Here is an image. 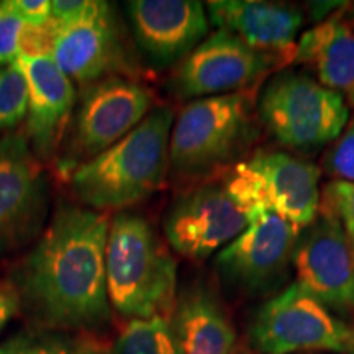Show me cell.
<instances>
[{"mask_svg":"<svg viewBox=\"0 0 354 354\" xmlns=\"http://www.w3.org/2000/svg\"><path fill=\"white\" fill-rule=\"evenodd\" d=\"M20 312V302L10 282H0V331Z\"/></svg>","mask_w":354,"mask_h":354,"instance_id":"29","label":"cell"},{"mask_svg":"<svg viewBox=\"0 0 354 354\" xmlns=\"http://www.w3.org/2000/svg\"><path fill=\"white\" fill-rule=\"evenodd\" d=\"M209 20L254 50L286 61L295 55L304 15L294 6L261 0H216L207 3Z\"/></svg>","mask_w":354,"mask_h":354,"instance_id":"17","label":"cell"},{"mask_svg":"<svg viewBox=\"0 0 354 354\" xmlns=\"http://www.w3.org/2000/svg\"><path fill=\"white\" fill-rule=\"evenodd\" d=\"M259 118L279 143L315 149L342 135L349 105L342 94L304 73H279L259 97Z\"/></svg>","mask_w":354,"mask_h":354,"instance_id":"7","label":"cell"},{"mask_svg":"<svg viewBox=\"0 0 354 354\" xmlns=\"http://www.w3.org/2000/svg\"><path fill=\"white\" fill-rule=\"evenodd\" d=\"M77 354H112V346H109L107 343L94 335H86Z\"/></svg>","mask_w":354,"mask_h":354,"instance_id":"30","label":"cell"},{"mask_svg":"<svg viewBox=\"0 0 354 354\" xmlns=\"http://www.w3.org/2000/svg\"><path fill=\"white\" fill-rule=\"evenodd\" d=\"M53 59L81 87L107 77H141L138 55L117 8L104 0H95L94 8L82 19L57 25Z\"/></svg>","mask_w":354,"mask_h":354,"instance_id":"9","label":"cell"},{"mask_svg":"<svg viewBox=\"0 0 354 354\" xmlns=\"http://www.w3.org/2000/svg\"><path fill=\"white\" fill-rule=\"evenodd\" d=\"M251 339L263 354H354V323L292 284L259 308L251 325Z\"/></svg>","mask_w":354,"mask_h":354,"instance_id":"8","label":"cell"},{"mask_svg":"<svg viewBox=\"0 0 354 354\" xmlns=\"http://www.w3.org/2000/svg\"><path fill=\"white\" fill-rule=\"evenodd\" d=\"M251 220L218 179H205L180 192L162 221L165 238L184 258L201 261L218 254L250 227Z\"/></svg>","mask_w":354,"mask_h":354,"instance_id":"11","label":"cell"},{"mask_svg":"<svg viewBox=\"0 0 354 354\" xmlns=\"http://www.w3.org/2000/svg\"><path fill=\"white\" fill-rule=\"evenodd\" d=\"M292 266L295 284L344 320L354 317V245L336 216L318 212L299 232Z\"/></svg>","mask_w":354,"mask_h":354,"instance_id":"12","label":"cell"},{"mask_svg":"<svg viewBox=\"0 0 354 354\" xmlns=\"http://www.w3.org/2000/svg\"><path fill=\"white\" fill-rule=\"evenodd\" d=\"M110 220L104 212L61 202L35 245L12 266L8 282L33 326L94 335L109 325Z\"/></svg>","mask_w":354,"mask_h":354,"instance_id":"1","label":"cell"},{"mask_svg":"<svg viewBox=\"0 0 354 354\" xmlns=\"http://www.w3.org/2000/svg\"><path fill=\"white\" fill-rule=\"evenodd\" d=\"M295 61L308 66L322 86L354 105V26L339 17L322 20L300 37Z\"/></svg>","mask_w":354,"mask_h":354,"instance_id":"19","label":"cell"},{"mask_svg":"<svg viewBox=\"0 0 354 354\" xmlns=\"http://www.w3.org/2000/svg\"><path fill=\"white\" fill-rule=\"evenodd\" d=\"M133 41L156 69L179 64L209 35V15L196 0H131L125 3Z\"/></svg>","mask_w":354,"mask_h":354,"instance_id":"14","label":"cell"},{"mask_svg":"<svg viewBox=\"0 0 354 354\" xmlns=\"http://www.w3.org/2000/svg\"><path fill=\"white\" fill-rule=\"evenodd\" d=\"M95 6V0H53L51 19L57 25L73 24L86 17Z\"/></svg>","mask_w":354,"mask_h":354,"instance_id":"28","label":"cell"},{"mask_svg":"<svg viewBox=\"0 0 354 354\" xmlns=\"http://www.w3.org/2000/svg\"><path fill=\"white\" fill-rule=\"evenodd\" d=\"M251 131L245 92L190 100L172 125L169 171L179 180L202 183L236 159Z\"/></svg>","mask_w":354,"mask_h":354,"instance_id":"4","label":"cell"},{"mask_svg":"<svg viewBox=\"0 0 354 354\" xmlns=\"http://www.w3.org/2000/svg\"><path fill=\"white\" fill-rule=\"evenodd\" d=\"M323 209L339 221L349 241L354 245V183L333 180L325 187Z\"/></svg>","mask_w":354,"mask_h":354,"instance_id":"23","label":"cell"},{"mask_svg":"<svg viewBox=\"0 0 354 354\" xmlns=\"http://www.w3.org/2000/svg\"><path fill=\"white\" fill-rule=\"evenodd\" d=\"M112 354H180L169 318L128 320L112 346Z\"/></svg>","mask_w":354,"mask_h":354,"instance_id":"20","label":"cell"},{"mask_svg":"<svg viewBox=\"0 0 354 354\" xmlns=\"http://www.w3.org/2000/svg\"><path fill=\"white\" fill-rule=\"evenodd\" d=\"M50 203V177L24 130L0 136V256L38 240Z\"/></svg>","mask_w":354,"mask_h":354,"instance_id":"10","label":"cell"},{"mask_svg":"<svg viewBox=\"0 0 354 354\" xmlns=\"http://www.w3.org/2000/svg\"><path fill=\"white\" fill-rule=\"evenodd\" d=\"M84 336L32 326L0 344V354H77Z\"/></svg>","mask_w":354,"mask_h":354,"instance_id":"21","label":"cell"},{"mask_svg":"<svg viewBox=\"0 0 354 354\" xmlns=\"http://www.w3.org/2000/svg\"><path fill=\"white\" fill-rule=\"evenodd\" d=\"M28 112V81L20 64L0 68V136L15 131Z\"/></svg>","mask_w":354,"mask_h":354,"instance_id":"22","label":"cell"},{"mask_svg":"<svg viewBox=\"0 0 354 354\" xmlns=\"http://www.w3.org/2000/svg\"><path fill=\"white\" fill-rule=\"evenodd\" d=\"M28 81V112L24 133L41 165H55L76 107V87L53 56L19 55Z\"/></svg>","mask_w":354,"mask_h":354,"instance_id":"16","label":"cell"},{"mask_svg":"<svg viewBox=\"0 0 354 354\" xmlns=\"http://www.w3.org/2000/svg\"><path fill=\"white\" fill-rule=\"evenodd\" d=\"M299 228L274 214L261 215L216 254L215 266L230 284L246 292H268L286 277Z\"/></svg>","mask_w":354,"mask_h":354,"instance_id":"15","label":"cell"},{"mask_svg":"<svg viewBox=\"0 0 354 354\" xmlns=\"http://www.w3.org/2000/svg\"><path fill=\"white\" fill-rule=\"evenodd\" d=\"M154 109V95L145 84L107 77L81 87L63 148L55 161L59 179L69 177L127 136Z\"/></svg>","mask_w":354,"mask_h":354,"instance_id":"5","label":"cell"},{"mask_svg":"<svg viewBox=\"0 0 354 354\" xmlns=\"http://www.w3.org/2000/svg\"><path fill=\"white\" fill-rule=\"evenodd\" d=\"M325 167L335 180L354 183V117L326 154Z\"/></svg>","mask_w":354,"mask_h":354,"instance_id":"24","label":"cell"},{"mask_svg":"<svg viewBox=\"0 0 354 354\" xmlns=\"http://www.w3.org/2000/svg\"><path fill=\"white\" fill-rule=\"evenodd\" d=\"M281 63L284 61L218 30L176 66L167 87L177 99L196 100L238 94Z\"/></svg>","mask_w":354,"mask_h":354,"instance_id":"13","label":"cell"},{"mask_svg":"<svg viewBox=\"0 0 354 354\" xmlns=\"http://www.w3.org/2000/svg\"><path fill=\"white\" fill-rule=\"evenodd\" d=\"M221 179L251 221L274 214L300 230L320 212V169L290 154L256 153L223 172Z\"/></svg>","mask_w":354,"mask_h":354,"instance_id":"6","label":"cell"},{"mask_svg":"<svg viewBox=\"0 0 354 354\" xmlns=\"http://www.w3.org/2000/svg\"><path fill=\"white\" fill-rule=\"evenodd\" d=\"M25 24L0 2V68L15 63L20 55V35Z\"/></svg>","mask_w":354,"mask_h":354,"instance_id":"26","label":"cell"},{"mask_svg":"<svg viewBox=\"0 0 354 354\" xmlns=\"http://www.w3.org/2000/svg\"><path fill=\"white\" fill-rule=\"evenodd\" d=\"M105 272L110 307L122 318H171L177 263L145 216L127 210L110 220Z\"/></svg>","mask_w":354,"mask_h":354,"instance_id":"3","label":"cell"},{"mask_svg":"<svg viewBox=\"0 0 354 354\" xmlns=\"http://www.w3.org/2000/svg\"><path fill=\"white\" fill-rule=\"evenodd\" d=\"M171 326L180 354H232L236 331L223 304L205 282L177 294Z\"/></svg>","mask_w":354,"mask_h":354,"instance_id":"18","label":"cell"},{"mask_svg":"<svg viewBox=\"0 0 354 354\" xmlns=\"http://www.w3.org/2000/svg\"><path fill=\"white\" fill-rule=\"evenodd\" d=\"M2 3L25 25L39 26L51 20L50 0H6Z\"/></svg>","mask_w":354,"mask_h":354,"instance_id":"27","label":"cell"},{"mask_svg":"<svg viewBox=\"0 0 354 354\" xmlns=\"http://www.w3.org/2000/svg\"><path fill=\"white\" fill-rule=\"evenodd\" d=\"M174 112L154 107L148 117L69 177L79 205L95 212H127L165 187Z\"/></svg>","mask_w":354,"mask_h":354,"instance_id":"2","label":"cell"},{"mask_svg":"<svg viewBox=\"0 0 354 354\" xmlns=\"http://www.w3.org/2000/svg\"><path fill=\"white\" fill-rule=\"evenodd\" d=\"M57 35V25L55 20L39 26L25 25L20 35V55L24 56H53Z\"/></svg>","mask_w":354,"mask_h":354,"instance_id":"25","label":"cell"}]
</instances>
